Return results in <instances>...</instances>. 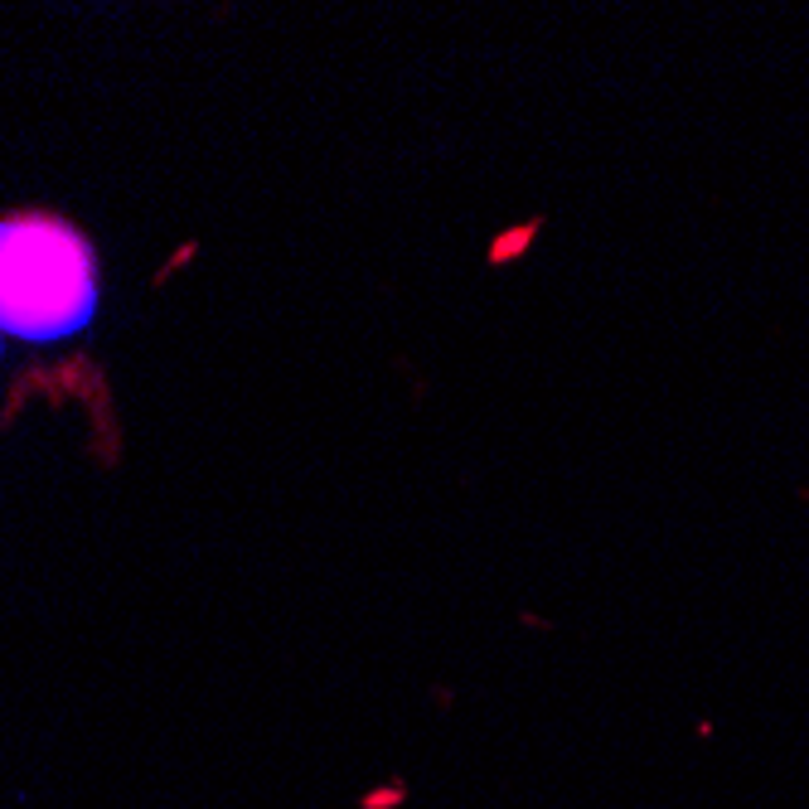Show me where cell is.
I'll use <instances>...</instances> for the list:
<instances>
[{
	"label": "cell",
	"mask_w": 809,
	"mask_h": 809,
	"mask_svg": "<svg viewBox=\"0 0 809 809\" xmlns=\"http://www.w3.org/2000/svg\"><path fill=\"white\" fill-rule=\"evenodd\" d=\"M102 306L97 252L83 228L49 209L0 218V335L59 344L83 335Z\"/></svg>",
	"instance_id": "6da1fadb"
}]
</instances>
